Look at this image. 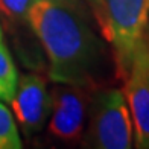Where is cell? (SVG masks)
Masks as SVG:
<instances>
[{"mask_svg": "<svg viewBox=\"0 0 149 149\" xmlns=\"http://www.w3.org/2000/svg\"><path fill=\"white\" fill-rule=\"evenodd\" d=\"M88 15L37 0L28 14V23L40 40L49 59L53 82L88 88L102 69L104 44L91 31Z\"/></svg>", "mask_w": 149, "mask_h": 149, "instance_id": "1", "label": "cell"}, {"mask_svg": "<svg viewBox=\"0 0 149 149\" xmlns=\"http://www.w3.org/2000/svg\"><path fill=\"white\" fill-rule=\"evenodd\" d=\"M107 35L114 53L116 74L126 79L134 52L149 31V0H104Z\"/></svg>", "mask_w": 149, "mask_h": 149, "instance_id": "2", "label": "cell"}, {"mask_svg": "<svg viewBox=\"0 0 149 149\" xmlns=\"http://www.w3.org/2000/svg\"><path fill=\"white\" fill-rule=\"evenodd\" d=\"M87 141L91 148L99 149L132 148L134 125L122 90L104 88L94 94Z\"/></svg>", "mask_w": 149, "mask_h": 149, "instance_id": "3", "label": "cell"}, {"mask_svg": "<svg viewBox=\"0 0 149 149\" xmlns=\"http://www.w3.org/2000/svg\"><path fill=\"white\" fill-rule=\"evenodd\" d=\"M123 82L134 125L135 148L149 149V31L137 44Z\"/></svg>", "mask_w": 149, "mask_h": 149, "instance_id": "4", "label": "cell"}, {"mask_svg": "<svg viewBox=\"0 0 149 149\" xmlns=\"http://www.w3.org/2000/svg\"><path fill=\"white\" fill-rule=\"evenodd\" d=\"M11 105L26 135L40 132L52 111V94L46 81L38 74H23L18 79Z\"/></svg>", "mask_w": 149, "mask_h": 149, "instance_id": "5", "label": "cell"}, {"mask_svg": "<svg viewBox=\"0 0 149 149\" xmlns=\"http://www.w3.org/2000/svg\"><path fill=\"white\" fill-rule=\"evenodd\" d=\"M55 88L52 94L49 131L59 140L73 141L84 132L87 99L85 88L65 85Z\"/></svg>", "mask_w": 149, "mask_h": 149, "instance_id": "6", "label": "cell"}, {"mask_svg": "<svg viewBox=\"0 0 149 149\" xmlns=\"http://www.w3.org/2000/svg\"><path fill=\"white\" fill-rule=\"evenodd\" d=\"M18 84V73L8 47L0 41V100L9 102L14 97Z\"/></svg>", "mask_w": 149, "mask_h": 149, "instance_id": "7", "label": "cell"}, {"mask_svg": "<svg viewBox=\"0 0 149 149\" xmlns=\"http://www.w3.org/2000/svg\"><path fill=\"white\" fill-rule=\"evenodd\" d=\"M22 146L15 119L9 108L0 102V149H20Z\"/></svg>", "mask_w": 149, "mask_h": 149, "instance_id": "8", "label": "cell"}, {"mask_svg": "<svg viewBox=\"0 0 149 149\" xmlns=\"http://www.w3.org/2000/svg\"><path fill=\"white\" fill-rule=\"evenodd\" d=\"M37 0H0V12L11 22H28V14Z\"/></svg>", "mask_w": 149, "mask_h": 149, "instance_id": "9", "label": "cell"}, {"mask_svg": "<svg viewBox=\"0 0 149 149\" xmlns=\"http://www.w3.org/2000/svg\"><path fill=\"white\" fill-rule=\"evenodd\" d=\"M87 6L90 8V14L93 15V18L96 20L97 28L100 31V33L107 35V18H105V5L104 0H85Z\"/></svg>", "mask_w": 149, "mask_h": 149, "instance_id": "10", "label": "cell"}, {"mask_svg": "<svg viewBox=\"0 0 149 149\" xmlns=\"http://www.w3.org/2000/svg\"><path fill=\"white\" fill-rule=\"evenodd\" d=\"M49 2L61 5V6H65V8H69V9H73V11H76V12H81V14L90 17L88 11H87V8L84 6V3L81 2V0H49Z\"/></svg>", "mask_w": 149, "mask_h": 149, "instance_id": "11", "label": "cell"}, {"mask_svg": "<svg viewBox=\"0 0 149 149\" xmlns=\"http://www.w3.org/2000/svg\"><path fill=\"white\" fill-rule=\"evenodd\" d=\"M0 41H2V29H0Z\"/></svg>", "mask_w": 149, "mask_h": 149, "instance_id": "12", "label": "cell"}]
</instances>
